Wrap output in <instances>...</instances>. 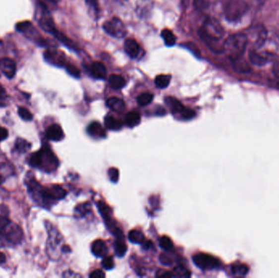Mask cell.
Here are the masks:
<instances>
[{
	"instance_id": "obj_9",
	"label": "cell",
	"mask_w": 279,
	"mask_h": 278,
	"mask_svg": "<svg viewBox=\"0 0 279 278\" xmlns=\"http://www.w3.org/2000/svg\"><path fill=\"white\" fill-rule=\"evenodd\" d=\"M105 31L112 37L122 39L127 34V28L124 23L118 17H113L103 24Z\"/></svg>"
},
{
	"instance_id": "obj_44",
	"label": "cell",
	"mask_w": 279,
	"mask_h": 278,
	"mask_svg": "<svg viewBox=\"0 0 279 278\" xmlns=\"http://www.w3.org/2000/svg\"><path fill=\"white\" fill-rule=\"evenodd\" d=\"M160 260L162 265H165V266H171L173 264L171 258L168 255H167L166 254H161L160 256Z\"/></svg>"
},
{
	"instance_id": "obj_3",
	"label": "cell",
	"mask_w": 279,
	"mask_h": 278,
	"mask_svg": "<svg viewBox=\"0 0 279 278\" xmlns=\"http://www.w3.org/2000/svg\"><path fill=\"white\" fill-rule=\"evenodd\" d=\"M0 236L14 246L21 244L24 232L21 226L10 221L6 215H0Z\"/></svg>"
},
{
	"instance_id": "obj_34",
	"label": "cell",
	"mask_w": 279,
	"mask_h": 278,
	"mask_svg": "<svg viewBox=\"0 0 279 278\" xmlns=\"http://www.w3.org/2000/svg\"><path fill=\"white\" fill-rule=\"evenodd\" d=\"M231 271H232L234 276H245L248 273V267L245 265H233L232 269H231Z\"/></svg>"
},
{
	"instance_id": "obj_11",
	"label": "cell",
	"mask_w": 279,
	"mask_h": 278,
	"mask_svg": "<svg viewBox=\"0 0 279 278\" xmlns=\"http://www.w3.org/2000/svg\"><path fill=\"white\" fill-rule=\"evenodd\" d=\"M247 39H251L256 47L263 46L267 39V30L263 25H256L247 30Z\"/></svg>"
},
{
	"instance_id": "obj_45",
	"label": "cell",
	"mask_w": 279,
	"mask_h": 278,
	"mask_svg": "<svg viewBox=\"0 0 279 278\" xmlns=\"http://www.w3.org/2000/svg\"><path fill=\"white\" fill-rule=\"evenodd\" d=\"M266 1V0H250V2L252 7H255L256 9H261Z\"/></svg>"
},
{
	"instance_id": "obj_22",
	"label": "cell",
	"mask_w": 279,
	"mask_h": 278,
	"mask_svg": "<svg viewBox=\"0 0 279 278\" xmlns=\"http://www.w3.org/2000/svg\"><path fill=\"white\" fill-rule=\"evenodd\" d=\"M109 84L113 89L119 90L124 88V86L126 85V81L122 76L113 74V75L110 76V78H109Z\"/></svg>"
},
{
	"instance_id": "obj_47",
	"label": "cell",
	"mask_w": 279,
	"mask_h": 278,
	"mask_svg": "<svg viewBox=\"0 0 279 278\" xmlns=\"http://www.w3.org/2000/svg\"><path fill=\"white\" fill-rule=\"evenodd\" d=\"M8 136V131L5 127L0 126V141L4 140Z\"/></svg>"
},
{
	"instance_id": "obj_46",
	"label": "cell",
	"mask_w": 279,
	"mask_h": 278,
	"mask_svg": "<svg viewBox=\"0 0 279 278\" xmlns=\"http://www.w3.org/2000/svg\"><path fill=\"white\" fill-rule=\"evenodd\" d=\"M89 277H90L91 278H103L106 277V274H105L104 272H102V270L97 269V270L92 272Z\"/></svg>"
},
{
	"instance_id": "obj_15",
	"label": "cell",
	"mask_w": 279,
	"mask_h": 278,
	"mask_svg": "<svg viewBox=\"0 0 279 278\" xmlns=\"http://www.w3.org/2000/svg\"><path fill=\"white\" fill-rule=\"evenodd\" d=\"M89 72L93 78L97 79H106L107 76V68L104 64L99 61H96L91 64Z\"/></svg>"
},
{
	"instance_id": "obj_50",
	"label": "cell",
	"mask_w": 279,
	"mask_h": 278,
	"mask_svg": "<svg viewBox=\"0 0 279 278\" xmlns=\"http://www.w3.org/2000/svg\"><path fill=\"white\" fill-rule=\"evenodd\" d=\"M273 71H274L275 77L279 80V58L277 60H275L274 67H273Z\"/></svg>"
},
{
	"instance_id": "obj_42",
	"label": "cell",
	"mask_w": 279,
	"mask_h": 278,
	"mask_svg": "<svg viewBox=\"0 0 279 278\" xmlns=\"http://www.w3.org/2000/svg\"><path fill=\"white\" fill-rule=\"evenodd\" d=\"M108 175L111 179V181L113 183H116L118 182V177H119V174H118V170L115 167H111L109 169Z\"/></svg>"
},
{
	"instance_id": "obj_23",
	"label": "cell",
	"mask_w": 279,
	"mask_h": 278,
	"mask_svg": "<svg viewBox=\"0 0 279 278\" xmlns=\"http://www.w3.org/2000/svg\"><path fill=\"white\" fill-rule=\"evenodd\" d=\"M141 119V117L140 113L135 112V111H132V112H129V113L126 115L125 123L129 127H134V126H136L137 125L140 124Z\"/></svg>"
},
{
	"instance_id": "obj_31",
	"label": "cell",
	"mask_w": 279,
	"mask_h": 278,
	"mask_svg": "<svg viewBox=\"0 0 279 278\" xmlns=\"http://www.w3.org/2000/svg\"><path fill=\"white\" fill-rule=\"evenodd\" d=\"M153 100H154V95L149 93V92H146V93H142L137 97V103L139 106H146L150 105Z\"/></svg>"
},
{
	"instance_id": "obj_32",
	"label": "cell",
	"mask_w": 279,
	"mask_h": 278,
	"mask_svg": "<svg viewBox=\"0 0 279 278\" xmlns=\"http://www.w3.org/2000/svg\"><path fill=\"white\" fill-rule=\"evenodd\" d=\"M160 246L165 251H172L174 249L173 242L167 236L160 237Z\"/></svg>"
},
{
	"instance_id": "obj_13",
	"label": "cell",
	"mask_w": 279,
	"mask_h": 278,
	"mask_svg": "<svg viewBox=\"0 0 279 278\" xmlns=\"http://www.w3.org/2000/svg\"><path fill=\"white\" fill-rule=\"evenodd\" d=\"M0 71L7 78H12L16 75V64L11 58L2 57L0 59Z\"/></svg>"
},
{
	"instance_id": "obj_36",
	"label": "cell",
	"mask_w": 279,
	"mask_h": 278,
	"mask_svg": "<svg viewBox=\"0 0 279 278\" xmlns=\"http://www.w3.org/2000/svg\"><path fill=\"white\" fill-rule=\"evenodd\" d=\"M91 210L90 203H83L80 204L75 208V216L83 217Z\"/></svg>"
},
{
	"instance_id": "obj_6",
	"label": "cell",
	"mask_w": 279,
	"mask_h": 278,
	"mask_svg": "<svg viewBox=\"0 0 279 278\" xmlns=\"http://www.w3.org/2000/svg\"><path fill=\"white\" fill-rule=\"evenodd\" d=\"M248 4L244 0H224V13L228 21L236 22L247 13Z\"/></svg>"
},
{
	"instance_id": "obj_20",
	"label": "cell",
	"mask_w": 279,
	"mask_h": 278,
	"mask_svg": "<svg viewBox=\"0 0 279 278\" xmlns=\"http://www.w3.org/2000/svg\"><path fill=\"white\" fill-rule=\"evenodd\" d=\"M107 106L111 111H115V112H122L124 111L126 105L124 101L122 99L118 98V97H111L107 101Z\"/></svg>"
},
{
	"instance_id": "obj_43",
	"label": "cell",
	"mask_w": 279,
	"mask_h": 278,
	"mask_svg": "<svg viewBox=\"0 0 279 278\" xmlns=\"http://www.w3.org/2000/svg\"><path fill=\"white\" fill-rule=\"evenodd\" d=\"M40 5L44 8L49 10L50 8L55 7L59 0H39Z\"/></svg>"
},
{
	"instance_id": "obj_28",
	"label": "cell",
	"mask_w": 279,
	"mask_h": 278,
	"mask_svg": "<svg viewBox=\"0 0 279 278\" xmlns=\"http://www.w3.org/2000/svg\"><path fill=\"white\" fill-rule=\"evenodd\" d=\"M171 75H168V74H160V75H158L156 78H155V85L157 86V88L164 89V88L168 87L170 82H171Z\"/></svg>"
},
{
	"instance_id": "obj_10",
	"label": "cell",
	"mask_w": 279,
	"mask_h": 278,
	"mask_svg": "<svg viewBox=\"0 0 279 278\" xmlns=\"http://www.w3.org/2000/svg\"><path fill=\"white\" fill-rule=\"evenodd\" d=\"M193 260L197 267L203 270L217 269L220 265V261L217 258L205 253H198L194 255Z\"/></svg>"
},
{
	"instance_id": "obj_1",
	"label": "cell",
	"mask_w": 279,
	"mask_h": 278,
	"mask_svg": "<svg viewBox=\"0 0 279 278\" xmlns=\"http://www.w3.org/2000/svg\"><path fill=\"white\" fill-rule=\"evenodd\" d=\"M199 36L203 41L215 52L224 51V46L220 44L224 37V30L219 21L213 17L206 19L199 31Z\"/></svg>"
},
{
	"instance_id": "obj_21",
	"label": "cell",
	"mask_w": 279,
	"mask_h": 278,
	"mask_svg": "<svg viewBox=\"0 0 279 278\" xmlns=\"http://www.w3.org/2000/svg\"><path fill=\"white\" fill-rule=\"evenodd\" d=\"M105 126L111 131H118L122 129V122L113 116H107L105 117Z\"/></svg>"
},
{
	"instance_id": "obj_12",
	"label": "cell",
	"mask_w": 279,
	"mask_h": 278,
	"mask_svg": "<svg viewBox=\"0 0 279 278\" xmlns=\"http://www.w3.org/2000/svg\"><path fill=\"white\" fill-rule=\"evenodd\" d=\"M44 59L49 64H54L56 66L65 67V57L64 54L56 50H48L44 53Z\"/></svg>"
},
{
	"instance_id": "obj_30",
	"label": "cell",
	"mask_w": 279,
	"mask_h": 278,
	"mask_svg": "<svg viewBox=\"0 0 279 278\" xmlns=\"http://www.w3.org/2000/svg\"><path fill=\"white\" fill-rule=\"evenodd\" d=\"M113 247H114L116 255L118 257H122L127 250V246H126V244H125L124 241L122 240V237L118 238V239L114 241Z\"/></svg>"
},
{
	"instance_id": "obj_53",
	"label": "cell",
	"mask_w": 279,
	"mask_h": 278,
	"mask_svg": "<svg viewBox=\"0 0 279 278\" xmlns=\"http://www.w3.org/2000/svg\"><path fill=\"white\" fill-rule=\"evenodd\" d=\"M6 97H7V94H6L4 88L0 85V99H4V98H6Z\"/></svg>"
},
{
	"instance_id": "obj_35",
	"label": "cell",
	"mask_w": 279,
	"mask_h": 278,
	"mask_svg": "<svg viewBox=\"0 0 279 278\" xmlns=\"http://www.w3.org/2000/svg\"><path fill=\"white\" fill-rule=\"evenodd\" d=\"M11 167H7V164H0V184L4 182L7 175H11Z\"/></svg>"
},
{
	"instance_id": "obj_54",
	"label": "cell",
	"mask_w": 279,
	"mask_h": 278,
	"mask_svg": "<svg viewBox=\"0 0 279 278\" xmlns=\"http://www.w3.org/2000/svg\"><path fill=\"white\" fill-rule=\"evenodd\" d=\"M6 261V257H5L4 254L0 251V264H3Z\"/></svg>"
},
{
	"instance_id": "obj_19",
	"label": "cell",
	"mask_w": 279,
	"mask_h": 278,
	"mask_svg": "<svg viewBox=\"0 0 279 278\" xmlns=\"http://www.w3.org/2000/svg\"><path fill=\"white\" fill-rule=\"evenodd\" d=\"M92 252L97 257L104 258L105 256H107V252H108L107 244L105 243V241L102 240H96L92 244Z\"/></svg>"
},
{
	"instance_id": "obj_17",
	"label": "cell",
	"mask_w": 279,
	"mask_h": 278,
	"mask_svg": "<svg viewBox=\"0 0 279 278\" xmlns=\"http://www.w3.org/2000/svg\"><path fill=\"white\" fill-rule=\"evenodd\" d=\"M88 135L95 139H102L107 137V132L99 122H93L88 125L87 128Z\"/></svg>"
},
{
	"instance_id": "obj_39",
	"label": "cell",
	"mask_w": 279,
	"mask_h": 278,
	"mask_svg": "<svg viewBox=\"0 0 279 278\" xmlns=\"http://www.w3.org/2000/svg\"><path fill=\"white\" fill-rule=\"evenodd\" d=\"M102 265L106 270H111L114 267V262L111 256H105L102 260Z\"/></svg>"
},
{
	"instance_id": "obj_25",
	"label": "cell",
	"mask_w": 279,
	"mask_h": 278,
	"mask_svg": "<svg viewBox=\"0 0 279 278\" xmlns=\"http://www.w3.org/2000/svg\"><path fill=\"white\" fill-rule=\"evenodd\" d=\"M232 61H233V67L236 71L239 72V73H247L250 71V66L242 56L236 60H232Z\"/></svg>"
},
{
	"instance_id": "obj_2",
	"label": "cell",
	"mask_w": 279,
	"mask_h": 278,
	"mask_svg": "<svg viewBox=\"0 0 279 278\" xmlns=\"http://www.w3.org/2000/svg\"><path fill=\"white\" fill-rule=\"evenodd\" d=\"M28 163L30 167L47 173L54 172L59 166L57 158L48 145H44L39 151L33 153L29 157Z\"/></svg>"
},
{
	"instance_id": "obj_24",
	"label": "cell",
	"mask_w": 279,
	"mask_h": 278,
	"mask_svg": "<svg viewBox=\"0 0 279 278\" xmlns=\"http://www.w3.org/2000/svg\"><path fill=\"white\" fill-rule=\"evenodd\" d=\"M31 145H32L31 143L29 142L27 140L18 138L16 139L14 148L16 152H18L19 154H25L30 150Z\"/></svg>"
},
{
	"instance_id": "obj_29",
	"label": "cell",
	"mask_w": 279,
	"mask_h": 278,
	"mask_svg": "<svg viewBox=\"0 0 279 278\" xmlns=\"http://www.w3.org/2000/svg\"><path fill=\"white\" fill-rule=\"evenodd\" d=\"M128 239L131 242L135 244H142L146 241L143 233L139 230L134 229L130 231L128 233Z\"/></svg>"
},
{
	"instance_id": "obj_48",
	"label": "cell",
	"mask_w": 279,
	"mask_h": 278,
	"mask_svg": "<svg viewBox=\"0 0 279 278\" xmlns=\"http://www.w3.org/2000/svg\"><path fill=\"white\" fill-rule=\"evenodd\" d=\"M185 46H186L187 49H189V50L192 51V53H194V54L199 56V50L197 49L196 46H195L194 44L187 43V44H185Z\"/></svg>"
},
{
	"instance_id": "obj_38",
	"label": "cell",
	"mask_w": 279,
	"mask_h": 278,
	"mask_svg": "<svg viewBox=\"0 0 279 278\" xmlns=\"http://www.w3.org/2000/svg\"><path fill=\"white\" fill-rule=\"evenodd\" d=\"M18 114L22 119L25 121H31L33 119V114L30 113V111L24 107H20L18 109Z\"/></svg>"
},
{
	"instance_id": "obj_51",
	"label": "cell",
	"mask_w": 279,
	"mask_h": 278,
	"mask_svg": "<svg viewBox=\"0 0 279 278\" xmlns=\"http://www.w3.org/2000/svg\"><path fill=\"white\" fill-rule=\"evenodd\" d=\"M76 277L80 278L81 276L79 274H75L74 272L70 271V270L65 272L64 274H63V278H76Z\"/></svg>"
},
{
	"instance_id": "obj_37",
	"label": "cell",
	"mask_w": 279,
	"mask_h": 278,
	"mask_svg": "<svg viewBox=\"0 0 279 278\" xmlns=\"http://www.w3.org/2000/svg\"><path fill=\"white\" fill-rule=\"evenodd\" d=\"M173 277H183V278H187V277H190V273L185 268L182 266H178L174 269V272L172 273Z\"/></svg>"
},
{
	"instance_id": "obj_26",
	"label": "cell",
	"mask_w": 279,
	"mask_h": 278,
	"mask_svg": "<svg viewBox=\"0 0 279 278\" xmlns=\"http://www.w3.org/2000/svg\"><path fill=\"white\" fill-rule=\"evenodd\" d=\"M86 4L88 7V12L93 16V18L98 17L100 12L98 0H86Z\"/></svg>"
},
{
	"instance_id": "obj_41",
	"label": "cell",
	"mask_w": 279,
	"mask_h": 278,
	"mask_svg": "<svg viewBox=\"0 0 279 278\" xmlns=\"http://www.w3.org/2000/svg\"><path fill=\"white\" fill-rule=\"evenodd\" d=\"M65 68H66L67 72H68L70 75L74 77V78H79V77H80V72H79V69L74 66V65H72V64H66Z\"/></svg>"
},
{
	"instance_id": "obj_5",
	"label": "cell",
	"mask_w": 279,
	"mask_h": 278,
	"mask_svg": "<svg viewBox=\"0 0 279 278\" xmlns=\"http://www.w3.org/2000/svg\"><path fill=\"white\" fill-rule=\"evenodd\" d=\"M247 35L245 34H236L231 35L224 43V51L228 54L231 60L242 57L247 48Z\"/></svg>"
},
{
	"instance_id": "obj_49",
	"label": "cell",
	"mask_w": 279,
	"mask_h": 278,
	"mask_svg": "<svg viewBox=\"0 0 279 278\" xmlns=\"http://www.w3.org/2000/svg\"><path fill=\"white\" fill-rule=\"evenodd\" d=\"M156 277L165 278H172L173 274L170 273V272L163 271V270H161V271L158 272L157 274H156Z\"/></svg>"
},
{
	"instance_id": "obj_33",
	"label": "cell",
	"mask_w": 279,
	"mask_h": 278,
	"mask_svg": "<svg viewBox=\"0 0 279 278\" xmlns=\"http://www.w3.org/2000/svg\"><path fill=\"white\" fill-rule=\"evenodd\" d=\"M98 209H99L101 214L103 216L105 221H111V210L105 202H99L97 203Z\"/></svg>"
},
{
	"instance_id": "obj_18",
	"label": "cell",
	"mask_w": 279,
	"mask_h": 278,
	"mask_svg": "<svg viewBox=\"0 0 279 278\" xmlns=\"http://www.w3.org/2000/svg\"><path fill=\"white\" fill-rule=\"evenodd\" d=\"M125 53L131 58H136L140 54L141 48L135 39H128L124 43Z\"/></svg>"
},
{
	"instance_id": "obj_52",
	"label": "cell",
	"mask_w": 279,
	"mask_h": 278,
	"mask_svg": "<svg viewBox=\"0 0 279 278\" xmlns=\"http://www.w3.org/2000/svg\"><path fill=\"white\" fill-rule=\"evenodd\" d=\"M141 245L143 246V248L146 249V250L152 248L153 246H154V244H153L150 241H145L143 243L141 244Z\"/></svg>"
},
{
	"instance_id": "obj_40",
	"label": "cell",
	"mask_w": 279,
	"mask_h": 278,
	"mask_svg": "<svg viewBox=\"0 0 279 278\" xmlns=\"http://www.w3.org/2000/svg\"><path fill=\"white\" fill-rule=\"evenodd\" d=\"M208 0H194V6L198 11H203L208 7Z\"/></svg>"
},
{
	"instance_id": "obj_7",
	"label": "cell",
	"mask_w": 279,
	"mask_h": 278,
	"mask_svg": "<svg viewBox=\"0 0 279 278\" xmlns=\"http://www.w3.org/2000/svg\"><path fill=\"white\" fill-rule=\"evenodd\" d=\"M165 103L167 106H168L169 109L171 110V113L174 116H179L180 119L190 120L193 119L195 116L196 113L195 111L190 109L186 108L183 106L182 103L177 99H175L172 97H167L165 98Z\"/></svg>"
},
{
	"instance_id": "obj_4",
	"label": "cell",
	"mask_w": 279,
	"mask_h": 278,
	"mask_svg": "<svg viewBox=\"0 0 279 278\" xmlns=\"http://www.w3.org/2000/svg\"><path fill=\"white\" fill-rule=\"evenodd\" d=\"M46 227L49 233V237L47 241V255L50 258V260H59L64 246L62 236L49 221H46Z\"/></svg>"
},
{
	"instance_id": "obj_27",
	"label": "cell",
	"mask_w": 279,
	"mask_h": 278,
	"mask_svg": "<svg viewBox=\"0 0 279 278\" xmlns=\"http://www.w3.org/2000/svg\"><path fill=\"white\" fill-rule=\"evenodd\" d=\"M162 38L164 39V43L167 46L172 47L175 44L176 37L175 35L168 29H164L161 33Z\"/></svg>"
},
{
	"instance_id": "obj_16",
	"label": "cell",
	"mask_w": 279,
	"mask_h": 278,
	"mask_svg": "<svg viewBox=\"0 0 279 278\" xmlns=\"http://www.w3.org/2000/svg\"><path fill=\"white\" fill-rule=\"evenodd\" d=\"M46 136L49 140L57 142L64 139L65 134L60 125L53 124L47 129Z\"/></svg>"
},
{
	"instance_id": "obj_14",
	"label": "cell",
	"mask_w": 279,
	"mask_h": 278,
	"mask_svg": "<svg viewBox=\"0 0 279 278\" xmlns=\"http://www.w3.org/2000/svg\"><path fill=\"white\" fill-rule=\"evenodd\" d=\"M272 58L270 53H257L256 51H251L249 53L250 61L259 66L267 64Z\"/></svg>"
},
{
	"instance_id": "obj_8",
	"label": "cell",
	"mask_w": 279,
	"mask_h": 278,
	"mask_svg": "<svg viewBox=\"0 0 279 278\" xmlns=\"http://www.w3.org/2000/svg\"><path fill=\"white\" fill-rule=\"evenodd\" d=\"M16 30L23 33V35L28 39H31L35 44L40 46H47L46 39L42 37L40 33L38 32L35 26L30 21H23L16 25Z\"/></svg>"
}]
</instances>
